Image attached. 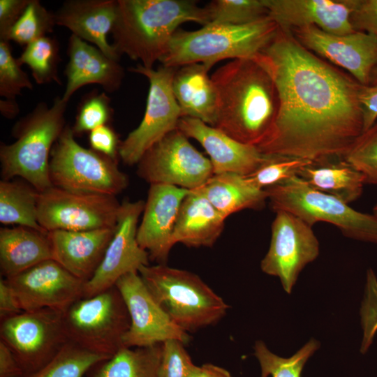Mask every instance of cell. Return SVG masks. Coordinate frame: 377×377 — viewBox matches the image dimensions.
Here are the masks:
<instances>
[{"label":"cell","mask_w":377,"mask_h":377,"mask_svg":"<svg viewBox=\"0 0 377 377\" xmlns=\"http://www.w3.org/2000/svg\"><path fill=\"white\" fill-rule=\"evenodd\" d=\"M319 346V342L312 339L293 356L286 358L271 352L263 341H256L254 355L260 366V377H301L305 363Z\"/></svg>","instance_id":"cell-34"},{"label":"cell","mask_w":377,"mask_h":377,"mask_svg":"<svg viewBox=\"0 0 377 377\" xmlns=\"http://www.w3.org/2000/svg\"><path fill=\"white\" fill-rule=\"evenodd\" d=\"M359 100L362 112L363 132L377 120V85H361Z\"/></svg>","instance_id":"cell-46"},{"label":"cell","mask_w":377,"mask_h":377,"mask_svg":"<svg viewBox=\"0 0 377 377\" xmlns=\"http://www.w3.org/2000/svg\"><path fill=\"white\" fill-rule=\"evenodd\" d=\"M138 273L152 296L185 332L214 325L229 306L197 274L165 264L144 265Z\"/></svg>","instance_id":"cell-6"},{"label":"cell","mask_w":377,"mask_h":377,"mask_svg":"<svg viewBox=\"0 0 377 377\" xmlns=\"http://www.w3.org/2000/svg\"><path fill=\"white\" fill-rule=\"evenodd\" d=\"M253 58L272 76L279 103L260 152L312 162L342 158L363 131L362 84L280 27Z\"/></svg>","instance_id":"cell-1"},{"label":"cell","mask_w":377,"mask_h":377,"mask_svg":"<svg viewBox=\"0 0 377 377\" xmlns=\"http://www.w3.org/2000/svg\"><path fill=\"white\" fill-rule=\"evenodd\" d=\"M350 23L353 31L377 38V0H352Z\"/></svg>","instance_id":"cell-43"},{"label":"cell","mask_w":377,"mask_h":377,"mask_svg":"<svg viewBox=\"0 0 377 377\" xmlns=\"http://www.w3.org/2000/svg\"><path fill=\"white\" fill-rule=\"evenodd\" d=\"M191 377H233L226 369L211 363L197 366Z\"/></svg>","instance_id":"cell-49"},{"label":"cell","mask_w":377,"mask_h":377,"mask_svg":"<svg viewBox=\"0 0 377 377\" xmlns=\"http://www.w3.org/2000/svg\"><path fill=\"white\" fill-rule=\"evenodd\" d=\"M218 94L214 127L233 139L258 147L270 133L279 96L269 72L254 58L233 59L211 75Z\"/></svg>","instance_id":"cell-2"},{"label":"cell","mask_w":377,"mask_h":377,"mask_svg":"<svg viewBox=\"0 0 377 377\" xmlns=\"http://www.w3.org/2000/svg\"><path fill=\"white\" fill-rule=\"evenodd\" d=\"M114 228L47 232L53 259L86 283L92 278L102 262Z\"/></svg>","instance_id":"cell-23"},{"label":"cell","mask_w":377,"mask_h":377,"mask_svg":"<svg viewBox=\"0 0 377 377\" xmlns=\"http://www.w3.org/2000/svg\"><path fill=\"white\" fill-rule=\"evenodd\" d=\"M205 8L209 24L242 25L269 16L263 0H213Z\"/></svg>","instance_id":"cell-35"},{"label":"cell","mask_w":377,"mask_h":377,"mask_svg":"<svg viewBox=\"0 0 377 377\" xmlns=\"http://www.w3.org/2000/svg\"><path fill=\"white\" fill-rule=\"evenodd\" d=\"M89 142L93 150L117 160L121 142L114 130L109 124L99 126L89 132Z\"/></svg>","instance_id":"cell-44"},{"label":"cell","mask_w":377,"mask_h":377,"mask_svg":"<svg viewBox=\"0 0 377 377\" xmlns=\"http://www.w3.org/2000/svg\"><path fill=\"white\" fill-rule=\"evenodd\" d=\"M127 307L131 325L123 338L124 346L146 347L170 339L186 344L188 332L177 325L152 296L138 272L128 273L116 282Z\"/></svg>","instance_id":"cell-15"},{"label":"cell","mask_w":377,"mask_h":377,"mask_svg":"<svg viewBox=\"0 0 377 377\" xmlns=\"http://www.w3.org/2000/svg\"><path fill=\"white\" fill-rule=\"evenodd\" d=\"M24 89L31 90L33 84L13 56L9 42L0 40V95L15 99Z\"/></svg>","instance_id":"cell-40"},{"label":"cell","mask_w":377,"mask_h":377,"mask_svg":"<svg viewBox=\"0 0 377 377\" xmlns=\"http://www.w3.org/2000/svg\"><path fill=\"white\" fill-rule=\"evenodd\" d=\"M177 128L202 146L209 156L214 175H248L257 169L265 156L256 146L243 144L199 119L182 117Z\"/></svg>","instance_id":"cell-21"},{"label":"cell","mask_w":377,"mask_h":377,"mask_svg":"<svg viewBox=\"0 0 377 377\" xmlns=\"http://www.w3.org/2000/svg\"><path fill=\"white\" fill-rule=\"evenodd\" d=\"M137 165L138 175L150 185L193 190L214 175L209 158L197 150L178 128L152 145Z\"/></svg>","instance_id":"cell-12"},{"label":"cell","mask_w":377,"mask_h":377,"mask_svg":"<svg viewBox=\"0 0 377 377\" xmlns=\"http://www.w3.org/2000/svg\"><path fill=\"white\" fill-rule=\"evenodd\" d=\"M49 171L52 186L73 192L116 196L128 184L117 160L79 145L68 126L52 148Z\"/></svg>","instance_id":"cell-8"},{"label":"cell","mask_w":377,"mask_h":377,"mask_svg":"<svg viewBox=\"0 0 377 377\" xmlns=\"http://www.w3.org/2000/svg\"><path fill=\"white\" fill-rule=\"evenodd\" d=\"M60 60L58 41L47 36L26 45L17 58L21 66L26 64L29 67L34 80L38 84L51 82L61 84L58 75Z\"/></svg>","instance_id":"cell-33"},{"label":"cell","mask_w":377,"mask_h":377,"mask_svg":"<svg viewBox=\"0 0 377 377\" xmlns=\"http://www.w3.org/2000/svg\"><path fill=\"white\" fill-rule=\"evenodd\" d=\"M53 259L47 233L19 226L0 228V269L4 279Z\"/></svg>","instance_id":"cell-27"},{"label":"cell","mask_w":377,"mask_h":377,"mask_svg":"<svg viewBox=\"0 0 377 377\" xmlns=\"http://www.w3.org/2000/svg\"><path fill=\"white\" fill-rule=\"evenodd\" d=\"M113 114L110 99L106 93L92 91L82 97L71 129L75 136L91 132L108 124Z\"/></svg>","instance_id":"cell-39"},{"label":"cell","mask_w":377,"mask_h":377,"mask_svg":"<svg viewBox=\"0 0 377 377\" xmlns=\"http://www.w3.org/2000/svg\"><path fill=\"white\" fill-rule=\"evenodd\" d=\"M371 83L372 85H377V68L374 71Z\"/></svg>","instance_id":"cell-51"},{"label":"cell","mask_w":377,"mask_h":377,"mask_svg":"<svg viewBox=\"0 0 377 377\" xmlns=\"http://www.w3.org/2000/svg\"><path fill=\"white\" fill-rule=\"evenodd\" d=\"M212 68L195 63L178 67L172 88L182 117L199 119L214 126L218 112V94L209 75Z\"/></svg>","instance_id":"cell-25"},{"label":"cell","mask_w":377,"mask_h":377,"mask_svg":"<svg viewBox=\"0 0 377 377\" xmlns=\"http://www.w3.org/2000/svg\"><path fill=\"white\" fill-rule=\"evenodd\" d=\"M0 111L4 117L13 119L18 114L20 108L15 99H1Z\"/></svg>","instance_id":"cell-50"},{"label":"cell","mask_w":377,"mask_h":377,"mask_svg":"<svg viewBox=\"0 0 377 377\" xmlns=\"http://www.w3.org/2000/svg\"><path fill=\"white\" fill-rule=\"evenodd\" d=\"M24 371L9 347L0 340V377H23Z\"/></svg>","instance_id":"cell-48"},{"label":"cell","mask_w":377,"mask_h":377,"mask_svg":"<svg viewBox=\"0 0 377 377\" xmlns=\"http://www.w3.org/2000/svg\"><path fill=\"white\" fill-rule=\"evenodd\" d=\"M342 158L364 176L366 184L377 185V120L353 141Z\"/></svg>","instance_id":"cell-38"},{"label":"cell","mask_w":377,"mask_h":377,"mask_svg":"<svg viewBox=\"0 0 377 377\" xmlns=\"http://www.w3.org/2000/svg\"><path fill=\"white\" fill-rule=\"evenodd\" d=\"M226 219L246 209H262L267 200L265 189L252 184L244 175L235 173L214 175L202 186L195 188Z\"/></svg>","instance_id":"cell-29"},{"label":"cell","mask_w":377,"mask_h":377,"mask_svg":"<svg viewBox=\"0 0 377 377\" xmlns=\"http://www.w3.org/2000/svg\"><path fill=\"white\" fill-rule=\"evenodd\" d=\"M265 191L275 212H290L311 226L327 222L348 238L377 244V216L353 209L349 204L313 188L298 176Z\"/></svg>","instance_id":"cell-7"},{"label":"cell","mask_w":377,"mask_h":377,"mask_svg":"<svg viewBox=\"0 0 377 377\" xmlns=\"http://www.w3.org/2000/svg\"><path fill=\"white\" fill-rule=\"evenodd\" d=\"M121 204L115 196L51 186L38 192V220L46 231L114 228Z\"/></svg>","instance_id":"cell-13"},{"label":"cell","mask_w":377,"mask_h":377,"mask_svg":"<svg viewBox=\"0 0 377 377\" xmlns=\"http://www.w3.org/2000/svg\"><path fill=\"white\" fill-rule=\"evenodd\" d=\"M68 103L57 96L51 106L40 102L13 126L15 140L0 146L1 175L22 178L38 192L52 186L50 161L52 148L65 128Z\"/></svg>","instance_id":"cell-4"},{"label":"cell","mask_w":377,"mask_h":377,"mask_svg":"<svg viewBox=\"0 0 377 377\" xmlns=\"http://www.w3.org/2000/svg\"><path fill=\"white\" fill-rule=\"evenodd\" d=\"M226 218L198 190L184 198L177 218L172 243L212 246L221 235Z\"/></svg>","instance_id":"cell-26"},{"label":"cell","mask_w":377,"mask_h":377,"mask_svg":"<svg viewBox=\"0 0 377 377\" xmlns=\"http://www.w3.org/2000/svg\"><path fill=\"white\" fill-rule=\"evenodd\" d=\"M298 177L309 186L350 204L362 194L364 176L342 158L311 162Z\"/></svg>","instance_id":"cell-28"},{"label":"cell","mask_w":377,"mask_h":377,"mask_svg":"<svg viewBox=\"0 0 377 377\" xmlns=\"http://www.w3.org/2000/svg\"><path fill=\"white\" fill-rule=\"evenodd\" d=\"M38 191L20 180L0 182V222L47 233L39 224L37 214Z\"/></svg>","instance_id":"cell-31"},{"label":"cell","mask_w":377,"mask_h":377,"mask_svg":"<svg viewBox=\"0 0 377 377\" xmlns=\"http://www.w3.org/2000/svg\"><path fill=\"white\" fill-rule=\"evenodd\" d=\"M30 0H0V40H5L9 31L20 19Z\"/></svg>","instance_id":"cell-45"},{"label":"cell","mask_w":377,"mask_h":377,"mask_svg":"<svg viewBox=\"0 0 377 377\" xmlns=\"http://www.w3.org/2000/svg\"><path fill=\"white\" fill-rule=\"evenodd\" d=\"M373 214L377 216V202L376 203L375 206L373 209Z\"/></svg>","instance_id":"cell-52"},{"label":"cell","mask_w":377,"mask_h":377,"mask_svg":"<svg viewBox=\"0 0 377 377\" xmlns=\"http://www.w3.org/2000/svg\"><path fill=\"white\" fill-rule=\"evenodd\" d=\"M54 14L45 8L40 1L30 0L25 10L9 31L5 41L13 40L26 46L53 31Z\"/></svg>","instance_id":"cell-36"},{"label":"cell","mask_w":377,"mask_h":377,"mask_svg":"<svg viewBox=\"0 0 377 377\" xmlns=\"http://www.w3.org/2000/svg\"><path fill=\"white\" fill-rule=\"evenodd\" d=\"M109 358L69 341L47 364L23 377H84L89 369Z\"/></svg>","instance_id":"cell-32"},{"label":"cell","mask_w":377,"mask_h":377,"mask_svg":"<svg viewBox=\"0 0 377 377\" xmlns=\"http://www.w3.org/2000/svg\"><path fill=\"white\" fill-rule=\"evenodd\" d=\"M5 279L15 293L23 311L50 308L64 312L84 297L85 283L54 259Z\"/></svg>","instance_id":"cell-17"},{"label":"cell","mask_w":377,"mask_h":377,"mask_svg":"<svg viewBox=\"0 0 377 377\" xmlns=\"http://www.w3.org/2000/svg\"><path fill=\"white\" fill-rule=\"evenodd\" d=\"M185 22L208 24L205 7L191 0H117L112 45L120 56L126 54L152 68Z\"/></svg>","instance_id":"cell-3"},{"label":"cell","mask_w":377,"mask_h":377,"mask_svg":"<svg viewBox=\"0 0 377 377\" xmlns=\"http://www.w3.org/2000/svg\"><path fill=\"white\" fill-rule=\"evenodd\" d=\"M191 190L166 184H151L138 227L137 241L149 260L165 264L173 232L184 198Z\"/></svg>","instance_id":"cell-19"},{"label":"cell","mask_w":377,"mask_h":377,"mask_svg":"<svg viewBox=\"0 0 377 377\" xmlns=\"http://www.w3.org/2000/svg\"><path fill=\"white\" fill-rule=\"evenodd\" d=\"M0 338L24 375L41 368L69 341L64 312L50 308L22 311L1 320Z\"/></svg>","instance_id":"cell-10"},{"label":"cell","mask_w":377,"mask_h":377,"mask_svg":"<svg viewBox=\"0 0 377 377\" xmlns=\"http://www.w3.org/2000/svg\"><path fill=\"white\" fill-rule=\"evenodd\" d=\"M306 49L346 70L362 85L371 83L377 68V38L360 31L343 35L314 26L290 30Z\"/></svg>","instance_id":"cell-18"},{"label":"cell","mask_w":377,"mask_h":377,"mask_svg":"<svg viewBox=\"0 0 377 377\" xmlns=\"http://www.w3.org/2000/svg\"><path fill=\"white\" fill-rule=\"evenodd\" d=\"M262 163L252 173L245 175L255 186L266 189L298 176L301 170L312 161L276 155H265Z\"/></svg>","instance_id":"cell-37"},{"label":"cell","mask_w":377,"mask_h":377,"mask_svg":"<svg viewBox=\"0 0 377 377\" xmlns=\"http://www.w3.org/2000/svg\"><path fill=\"white\" fill-rule=\"evenodd\" d=\"M177 68L163 65L147 68L140 64L129 68L147 77L149 89L140 124L119 145V156L125 164H137L152 145L177 128L182 116L172 88Z\"/></svg>","instance_id":"cell-11"},{"label":"cell","mask_w":377,"mask_h":377,"mask_svg":"<svg viewBox=\"0 0 377 377\" xmlns=\"http://www.w3.org/2000/svg\"><path fill=\"white\" fill-rule=\"evenodd\" d=\"M184 343L177 339L162 343L161 377H191L196 365L186 351Z\"/></svg>","instance_id":"cell-42"},{"label":"cell","mask_w":377,"mask_h":377,"mask_svg":"<svg viewBox=\"0 0 377 377\" xmlns=\"http://www.w3.org/2000/svg\"><path fill=\"white\" fill-rule=\"evenodd\" d=\"M117 10V0H68L54 14L57 25L67 28L72 34L119 61L121 56L107 39L115 22Z\"/></svg>","instance_id":"cell-24"},{"label":"cell","mask_w":377,"mask_h":377,"mask_svg":"<svg viewBox=\"0 0 377 377\" xmlns=\"http://www.w3.org/2000/svg\"><path fill=\"white\" fill-rule=\"evenodd\" d=\"M319 254V242L312 226L285 211L276 212L267 253L260 268L267 274L280 279L290 294L303 268Z\"/></svg>","instance_id":"cell-14"},{"label":"cell","mask_w":377,"mask_h":377,"mask_svg":"<svg viewBox=\"0 0 377 377\" xmlns=\"http://www.w3.org/2000/svg\"><path fill=\"white\" fill-rule=\"evenodd\" d=\"M268 15L287 30L314 26L336 35L355 31L350 23L352 0H263Z\"/></svg>","instance_id":"cell-20"},{"label":"cell","mask_w":377,"mask_h":377,"mask_svg":"<svg viewBox=\"0 0 377 377\" xmlns=\"http://www.w3.org/2000/svg\"><path fill=\"white\" fill-rule=\"evenodd\" d=\"M145 204L143 200L121 204L113 237L95 274L84 283V297L110 288L124 275L149 265L148 253L137 241L138 223Z\"/></svg>","instance_id":"cell-16"},{"label":"cell","mask_w":377,"mask_h":377,"mask_svg":"<svg viewBox=\"0 0 377 377\" xmlns=\"http://www.w3.org/2000/svg\"><path fill=\"white\" fill-rule=\"evenodd\" d=\"M162 343L135 349L124 346L98 364L90 377H161Z\"/></svg>","instance_id":"cell-30"},{"label":"cell","mask_w":377,"mask_h":377,"mask_svg":"<svg viewBox=\"0 0 377 377\" xmlns=\"http://www.w3.org/2000/svg\"><path fill=\"white\" fill-rule=\"evenodd\" d=\"M66 66V85L62 99L68 103L80 88L87 84L101 85L105 91H117L124 77L119 61L104 54L99 48L71 34L68 45Z\"/></svg>","instance_id":"cell-22"},{"label":"cell","mask_w":377,"mask_h":377,"mask_svg":"<svg viewBox=\"0 0 377 377\" xmlns=\"http://www.w3.org/2000/svg\"><path fill=\"white\" fill-rule=\"evenodd\" d=\"M360 316L363 332L360 352L364 354L371 346L377 332V277L371 268L367 272Z\"/></svg>","instance_id":"cell-41"},{"label":"cell","mask_w":377,"mask_h":377,"mask_svg":"<svg viewBox=\"0 0 377 377\" xmlns=\"http://www.w3.org/2000/svg\"><path fill=\"white\" fill-rule=\"evenodd\" d=\"M70 341L108 357L124 347L123 338L131 319L127 307L114 286L74 302L64 312Z\"/></svg>","instance_id":"cell-9"},{"label":"cell","mask_w":377,"mask_h":377,"mask_svg":"<svg viewBox=\"0 0 377 377\" xmlns=\"http://www.w3.org/2000/svg\"><path fill=\"white\" fill-rule=\"evenodd\" d=\"M19 300L5 279H0V319L22 312Z\"/></svg>","instance_id":"cell-47"},{"label":"cell","mask_w":377,"mask_h":377,"mask_svg":"<svg viewBox=\"0 0 377 377\" xmlns=\"http://www.w3.org/2000/svg\"><path fill=\"white\" fill-rule=\"evenodd\" d=\"M278 29L269 16L242 25L210 23L194 31L178 29L159 62L174 68L195 63L212 68L224 59L253 58Z\"/></svg>","instance_id":"cell-5"}]
</instances>
